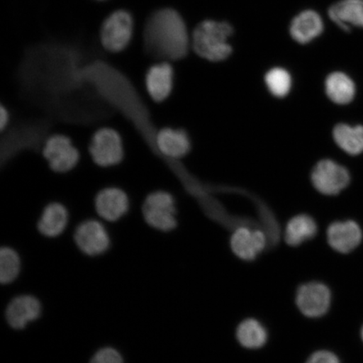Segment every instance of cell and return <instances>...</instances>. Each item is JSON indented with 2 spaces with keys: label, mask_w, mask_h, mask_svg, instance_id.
I'll use <instances>...</instances> for the list:
<instances>
[{
  "label": "cell",
  "mask_w": 363,
  "mask_h": 363,
  "mask_svg": "<svg viewBox=\"0 0 363 363\" xmlns=\"http://www.w3.org/2000/svg\"><path fill=\"white\" fill-rule=\"evenodd\" d=\"M147 52L164 60H179L187 55L189 38L183 18L172 9L154 12L144 30Z\"/></svg>",
  "instance_id": "cell-1"
},
{
  "label": "cell",
  "mask_w": 363,
  "mask_h": 363,
  "mask_svg": "<svg viewBox=\"0 0 363 363\" xmlns=\"http://www.w3.org/2000/svg\"><path fill=\"white\" fill-rule=\"evenodd\" d=\"M233 34L229 23L204 21L195 28L192 35V45L199 56L211 62H220L233 52L228 43Z\"/></svg>",
  "instance_id": "cell-2"
},
{
  "label": "cell",
  "mask_w": 363,
  "mask_h": 363,
  "mask_svg": "<svg viewBox=\"0 0 363 363\" xmlns=\"http://www.w3.org/2000/svg\"><path fill=\"white\" fill-rule=\"evenodd\" d=\"M89 151L95 164L101 167L120 164L125 156L121 135L111 127H103L93 135Z\"/></svg>",
  "instance_id": "cell-3"
},
{
  "label": "cell",
  "mask_w": 363,
  "mask_h": 363,
  "mask_svg": "<svg viewBox=\"0 0 363 363\" xmlns=\"http://www.w3.org/2000/svg\"><path fill=\"white\" fill-rule=\"evenodd\" d=\"M143 214L145 221L154 229L167 233L177 226L175 199L163 190L147 195L143 203Z\"/></svg>",
  "instance_id": "cell-4"
},
{
  "label": "cell",
  "mask_w": 363,
  "mask_h": 363,
  "mask_svg": "<svg viewBox=\"0 0 363 363\" xmlns=\"http://www.w3.org/2000/svg\"><path fill=\"white\" fill-rule=\"evenodd\" d=\"M43 155L50 169L57 174H66L79 164L80 152L67 135L55 134L45 140Z\"/></svg>",
  "instance_id": "cell-5"
},
{
  "label": "cell",
  "mask_w": 363,
  "mask_h": 363,
  "mask_svg": "<svg viewBox=\"0 0 363 363\" xmlns=\"http://www.w3.org/2000/svg\"><path fill=\"white\" fill-rule=\"evenodd\" d=\"M133 18L125 11L111 13L103 23L101 38L103 47L111 52L123 51L133 38Z\"/></svg>",
  "instance_id": "cell-6"
},
{
  "label": "cell",
  "mask_w": 363,
  "mask_h": 363,
  "mask_svg": "<svg viewBox=\"0 0 363 363\" xmlns=\"http://www.w3.org/2000/svg\"><path fill=\"white\" fill-rule=\"evenodd\" d=\"M315 188L325 195H337L350 184L351 176L346 167L331 160L317 163L311 175Z\"/></svg>",
  "instance_id": "cell-7"
},
{
  "label": "cell",
  "mask_w": 363,
  "mask_h": 363,
  "mask_svg": "<svg viewBox=\"0 0 363 363\" xmlns=\"http://www.w3.org/2000/svg\"><path fill=\"white\" fill-rule=\"evenodd\" d=\"M296 305L301 314L308 318H320L330 310L331 293L330 289L320 282L303 284L297 290Z\"/></svg>",
  "instance_id": "cell-8"
},
{
  "label": "cell",
  "mask_w": 363,
  "mask_h": 363,
  "mask_svg": "<svg viewBox=\"0 0 363 363\" xmlns=\"http://www.w3.org/2000/svg\"><path fill=\"white\" fill-rule=\"evenodd\" d=\"M77 246L89 256H99L110 247L111 240L101 222L88 220L77 227L74 233Z\"/></svg>",
  "instance_id": "cell-9"
},
{
  "label": "cell",
  "mask_w": 363,
  "mask_h": 363,
  "mask_svg": "<svg viewBox=\"0 0 363 363\" xmlns=\"http://www.w3.org/2000/svg\"><path fill=\"white\" fill-rule=\"evenodd\" d=\"M95 210L104 220L115 222L121 219L130 208L128 195L118 187H107L99 191L94 201Z\"/></svg>",
  "instance_id": "cell-10"
},
{
  "label": "cell",
  "mask_w": 363,
  "mask_h": 363,
  "mask_svg": "<svg viewBox=\"0 0 363 363\" xmlns=\"http://www.w3.org/2000/svg\"><path fill=\"white\" fill-rule=\"evenodd\" d=\"M326 237L330 247L335 252L347 254L359 246L362 230L355 221H337L328 227Z\"/></svg>",
  "instance_id": "cell-11"
},
{
  "label": "cell",
  "mask_w": 363,
  "mask_h": 363,
  "mask_svg": "<svg viewBox=\"0 0 363 363\" xmlns=\"http://www.w3.org/2000/svg\"><path fill=\"white\" fill-rule=\"evenodd\" d=\"M267 237L259 230L240 227L230 238V247L235 255L244 261H253L264 250Z\"/></svg>",
  "instance_id": "cell-12"
},
{
  "label": "cell",
  "mask_w": 363,
  "mask_h": 363,
  "mask_svg": "<svg viewBox=\"0 0 363 363\" xmlns=\"http://www.w3.org/2000/svg\"><path fill=\"white\" fill-rule=\"evenodd\" d=\"M174 69L169 62H158L150 67L145 78L150 98L157 103L165 101L174 89Z\"/></svg>",
  "instance_id": "cell-13"
},
{
  "label": "cell",
  "mask_w": 363,
  "mask_h": 363,
  "mask_svg": "<svg viewBox=\"0 0 363 363\" xmlns=\"http://www.w3.org/2000/svg\"><path fill=\"white\" fill-rule=\"evenodd\" d=\"M154 143L162 155L171 159H180L187 155L191 144L184 130L169 127L159 130L154 135Z\"/></svg>",
  "instance_id": "cell-14"
},
{
  "label": "cell",
  "mask_w": 363,
  "mask_h": 363,
  "mask_svg": "<svg viewBox=\"0 0 363 363\" xmlns=\"http://www.w3.org/2000/svg\"><path fill=\"white\" fill-rule=\"evenodd\" d=\"M42 307L38 298L30 295H21L13 298L8 306L6 319L13 329H24L40 315Z\"/></svg>",
  "instance_id": "cell-15"
},
{
  "label": "cell",
  "mask_w": 363,
  "mask_h": 363,
  "mask_svg": "<svg viewBox=\"0 0 363 363\" xmlns=\"http://www.w3.org/2000/svg\"><path fill=\"white\" fill-rule=\"evenodd\" d=\"M328 15L345 31L363 28V0H340L329 8Z\"/></svg>",
  "instance_id": "cell-16"
},
{
  "label": "cell",
  "mask_w": 363,
  "mask_h": 363,
  "mask_svg": "<svg viewBox=\"0 0 363 363\" xmlns=\"http://www.w3.org/2000/svg\"><path fill=\"white\" fill-rule=\"evenodd\" d=\"M323 21L314 11L301 12L290 25V34L295 42L301 44L311 43L323 33Z\"/></svg>",
  "instance_id": "cell-17"
},
{
  "label": "cell",
  "mask_w": 363,
  "mask_h": 363,
  "mask_svg": "<svg viewBox=\"0 0 363 363\" xmlns=\"http://www.w3.org/2000/svg\"><path fill=\"white\" fill-rule=\"evenodd\" d=\"M67 223V208L61 203L53 202L44 208L38 228L45 237L56 238L65 230Z\"/></svg>",
  "instance_id": "cell-18"
},
{
  "label": "cell",
  "mask_w": 363,
  "mask_h": 363,
  "mask_svg": "<svg viewBox=\"0 0 363 363\" xmlns=\"http://www.w3.org/2000/svg\"><path fill=\"white\" fill-rule=\"evenodd\" d=\"M325 92L331 101L344 106L350 104L355 98L356 84L347 74L335 72L325 80Z\"/></svg>",
  "instance_id": "cell-19"
},
{
  "label": "cell",
  "mask_w": 363,
  "mask_h": 363,
  "mask_svg": "<svg viewBox=\"0 0 363 363\" xmlns=\"http://www.w3.org/2000/svg\"><path fill=\"white\" fill-rule=\"evenodd\" d=\"M317 225L311 216L299 215L290 220L285 229V242L290 247L301 246L307 240L314 238Z\"/></svg>",
  "instance_id": "cell-20"
},
{
  "label": "cell",
  "mask_w": 363,
  "mask_h": 363,
  "mask_svg": "<svg viewBox=\"0 0 363 363\" xmlns=\"http://www.w3.org/2000/svg\"><path fill=\"white\" fill-rule=\"evenodd\" d=\"M333 138L337 146L349 155L363 152V125L339 124L333 130Z\"/></svg>",
  "instance_id": "cell-21"
},
{
  "label": "cell",
  "mask_w": 363,
  "mask_h": 363,
  "mask_svg": "<svg viewBox=\"0 0 363 363\" xmlns=\"http://www.w3.org/2000/svg\"><path fill=\"white\" fill-rule=\"evenodd\" d=\"M235 335L240 346L252 350L262 347L267 340L264 326L255 319L243 320L238 325Z\"/></svg>",
  "instance_id": "cell-22"
},
{
  "label": "cell",
  "mask_w": 363,
  "mask_h": 363,
  "mask_svg": "<svg viewBox=\"0 0 363 363\" xmlns=\"http://www.w3.org/2000/svg\"><path fill=\"white\" fill-rule=\"evenodd\" d=\"M21 271V260L16 251L3 247L0 251V281L3 284L13 282Z\"/></svg>",
  "instance_id": "cell-23"
},
{
  "label": "cell",
  "mask_w": 363,
  "mask_h": 363,
  "mask_svg": "<svg viewBox=\"0 0 363 363\" xmlns=\"http://www.w3.org/2000/svg\"><path fill=\"white\" fill-rule=\"evenodd\" d=\"M265 82L267 89L276 97H285L291 89V76L284 68H272L266 74Z\"/></svg>",
  "instance_id": "cell-24"
},
{
  "label": "cell",
  "mask_w": 363,
  "mask_h": 363,
  "mask_svg": "<svg viewBox=\"0 0 363 363\" xmlns=\"http://www.w3.org/2000/svg\"><path fill=\"white\" fill-rule=\"evenodd\" d=\"M90 363H124L119 352L111 347L99 350L91 360Z\"/></svg>",
  "instance_id": "cell-25"
},
{
  "label": "cell",
  "mask_w": 363,
  "mask_h": 363,
  "mask_svg": "<svg viewBox=\"0 0 363 363\" xmlns=\"http://www.w3.org/2000/svg\"><path fill=\"white\" fill-rule=\"evenodd\" d=\"M306 363H340L335 354L330 351L321 350L312 354Z\"/></svg>",
  "instance_id": "cell-26"
},
{
  "label": "cell",
  "mask_w": 363,
  "mask_h": 363,
  "mask_svg": "<svg viewBox=\"0 0 363 363\" xmlns=\"http://www.w3.org/2000/svg\"><path fill=\"white\" fill-rule=\"evenodd\" d=\"M10 112L6 106H2L0 108V127H1L2 131L6 129V127L10 124Z\"/></svg>",
  "instance_id": "cell-27"
},
{
  "label": "cell",
  "mask_w": 363,
  "mask_h": 363,
  "mask_svg": "<svg viewBox=\"0 0 363 363\" xmlns=\"http://www.w3.org/2000/svg\"><path fill=\"white\" fill-rule=\"evenodd\" d=\"M361 337H362V342H363V326H362V330H361Z\"/></svg>",
  "instance_id": "cell-28"
}]
</instances>
